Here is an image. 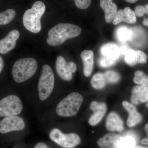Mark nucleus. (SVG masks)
<instances>
[{"instance_id": "nucleus-36", "label": "nucleus", "mask_w": 148, "mask_h": 148, "mask_svg": "<svg viewBox=\"0 0 148 148\" xmlns=\"http://www.w3.org/2000/svg\"><path fill=\"white\" fill-rule=\"evenodd\" d=\"M145 130L146 133H147L148 136V123L146 124V125H145Z\"/></svg>"}, {"instance_id": "nucleus-35", "label": "nucleus", "mask_w": 148, "mask_h": 148, "mask_svg": "<svg viewBox=\"0 0 148 148\" xmlns=\"http://www.w3.org/2000/svg\"><path fill=\"white\" fill-rule=\"evenodd\" d=\"M125 1H127V2L131 3H134L137 2L138 0H125Z\"/></svg>"}, {"instance_id": "nucleus-26", "label": "nucleus", "mask_w": 148, "mask_h": 148, "mask_svg": "<svg viewBox=\"0 0 148 148\" xmlns=\"http://www.w3.org/2000/svg\"><path fill=\"white\" fill-rule=\"evenodd\" d=\"M103 74L107 84L116 83L118 82L121 79L119 74L114 71H107Z\"/></svg>"}, {"instance_id": "nucleus-37", "label": "nucleus", "mask_w": 148, "mask_h": 148, "mask_svg": "<svg viewBox=\"0 0 148 148\" xmlns=\"http://www.w3.org/2000/svg\"><path fill=\"white\" fill-rule=\"evenodd\" d=\"M145 14H147L148 15V5H146L145 6Z\"/></svg>"}, {"instance_id": "nucleus-20", "label": "nucleus", "mask_w": 148, "mask_h": 148, "mask_svg": "<svg viewBox=\"0 0 148 148\" xmlns=\"http://www.w3.org/2000/svg\"><path fill=\"white\" fill-rule=\"evenodd\" d=\"M115 35L119 40L124 42L132 39L134 34L133 30L129 27L121 26L116 29Z\"/></svg>"}, {"instance_id": "nucleus-25", "label": "nucleus", "mask_w": 148, "mask_h": 148, "mask_svg": "<svg viewBox=\"0 0 148 148\" xmlns=\"http://www.w3.org/2000/svg\"><path fill=\"white\" fill-rule=\"evenodd\" d=\"M133 81L135 84L148 87V76L142 71L135 72Z\"/></svg>"}, {"instance_id": "nucleus-32", "label": "nucleus", "mask_w": 148, "mask_h": 148, "mask_svg": "<svg viewBox=\"0 0 148 148\" xmlns=\"http://www.w3.org/2000/svg\"><path fill=\"white\" fill-rule=\"evenodd\" d=\"M4 67V61L3 58L0 56V74L1 73Z\"/></svg>"}, {"instance_id": "nucleus-24", "label": "nucleus", "mask_w": 148, "mask_h": 148, "mask_svg": "<svg viewBox=\"0 0 148 148\" xmlns=\"http://www.w3.org/2000/svg\"><path fill=\"white\" fill-rule=\"evenodd\" d=\"M16 12L13 9H8L0 13V25H6L13 20Z\"/></svg>"}, {"instance_id": "nucleus-39", "label": "nucleus", "mask_w": 148, "mask_h": 148, "mask_svg": "<svg viewBox=\"0 0 148 148\" xmlns=\"http://www.w3.org/2000/svg\"><path fill=\"white\" fill-rule=\"evenodd\" d=\"M147 106L148 107V101L147 102Z\"/></svg>"}, {"instance_id": "nucleus-18", "label": "nucleus", "mask_w": 148, "mask_h": 148, "mask_svg": "<svg viewBox=\"0 0 148 148\" xmlns=\"http://www.w3.org/2000/svg\"><path fill=\"white\" fill-rule=\"evenodd\" d=\"M121 138V136L116 133H108L100 138L97 144L101 148H118V143Z\"/></svg>"}, {"instance_id": "nucleus-16", "label": "nucleus", "mask_w": 148, "mask_h": 148, "mask_svg": "<svg viewBox=\"0 0 148 148\" xmlns=\"http://www.w3.org/2000/svg\"><path fill=\"white\" fill-rule=\"evenodd\" d=\"M100 7L105 12L106 22L110 23L113 21L117 13V6L113 2V0H101Z\"/></svg>"}, {"instance_id": "nucleus-15", "label": "nucleus", "mask_w": 148, "mask_h": 148, "mask_svg": "<svg viewBox=\"0 0 148 148\" xmlns=\"http://www.w3.org/2000/svg\"><path fill=\"white\" fill-rule=\"evenodd\" d=\"M131 101L132 104L138 105L148 101V87L138 85L133 87L132 90Z\"/></svg>"}, {"instance_id": "nucleus-6", "label": "nucleus", "mask_w": 148, "mask_h": 148, "mask_svg": "<svg viewBox=\"0 0 148 148\" xmlns=\"http://www.w3.org/2000/svg\"><path fill=\"white\" fill-rule=\"evenodd\" d=\"M100 53L101 56L98 60V64L103 68H108L114 65L121 54L120 47L113 43L102 46L100 49Z\"/></svg>"}, {"instance_id": "nucleus-28", "label": "nucleus", "mask_w": 148, "mask_h": 148, "mask_svg": "<svg viewBox=\"0 0 148 148\" xmlns=\"http://www.w3.org/2000/svg\"><path fill=\"white\" fill-rule=\"evenodd\" d=\"M136 16L142 17L145 14V6L142 5H138L136 7L134 10Z\"/></svg>"}, {"instance_id": "nucleus-19", "label": "nucleus", "mask_w": 148, "mask_h": 148, "mask_svg": "<svg viewBox=\"0 0 148 148\" xmlns=\"http://www.w3.org/2000/svg\"><path fill=\"white\" fill-rule=\"evenodd\" d=\"M81 58L83 63V72L85 76H90L93 69L94 53L92 50H85L81 53Z\"/></svg>"}, {"instance_id": "nucleus-13", "label": "nucleus", "mask_w": 148, "mask_h": 148, "mask_svg": "<svg viewBox=\"0 0 148 148\" xmlns=\"http://www.w3.org/2000/svg\"><path fill=\"white\" fill-rule=\"evenodd\" d=\"M122 106L129 114L126 122L128 127H134L141 122L143 119V117L142 115L137 111L135 106L126 101L123 102Z\"/></svg>"}, {"instance_id": "nucleus-30", "label": "nucleus", "mask_w": 148, "mask_h": 148, "mask_svg": "<svg viewBox=\"0 0 148 148\" xmlns=\"http://www.w3.org/2000/svg\"><path fill=\"white\" fill-rule=\"evenodd\" d=\"M121 50V53L123 54V55H125V53L127 51V50L129 49V48L128 46L125 44L123 45L120 48Z\"/></svg>"}, {"instance_id": "nucleus-38", "label": "nucleus", "mask_w": 148, "mask_h": 148, "mask_svg": "<svg viewBox=\"0 0 148 148\" xmlns=\"http://www.w3.org/2000/svg\"><path fill=\"white\" fill-rule=\"evenodd\" d=\"M135 148H148V147H143V146H138Z\"/></svg>"}, {"instance_id": "nucleus-2", "label": "nucleus", "mask_w": 148, "mask_h": 148, "mask_svg": "<svg viewBox=\"0 0 148 148\" xmlns=\"http://www.w3.org/2000/svg\"><path fill=\"white\" fill-rule=\"evenodd\" d=\"M45 11V5L42 2L38 1L34 3L32 8L26 10L23 16V24L25 28L33 33L40 32V18Z\"/></svg>"}, {"instance_id": "nucleus-12", "label": "nucleus", "mask_w": 148, "mask_h": 148, "mask_svg": "<svg viewBox=\"0 0 148 148\" xmlns=\"http://www.w3.org/2000/svg\"><path fill=\"white\" fill-rule=\"evenodd\" d=\"M19 36L20 34L17 30L10 31L6 36L0 40V53L6 54L13 49Z\"/></svg>"}, {"instance_id": "nucleus-3", "label": "nucleus", "mask_w": 148, "mask_h": 148, "mask_svg": "<svg viewBox=\"0 0 148 148\" xmlns=\"http://www.w3.org/2000/svg\"><path fill=\"white\" fill-rule=\"evenodd\" d=\"M38 63L34 58H28L18 59L14 64L12 69V77L15 82H24L36 73Z\"/></svg>"}, {"instance_id": "nucleus-4", "label": "nucleus", "mask_w": 148, "mask_h": 148, "mask_svg": "<svg viewBox=\"0 0 148 148\" xmlns=\"http://www.w3.org/2000/svg\"><path fill=\"white\" fill-rule=\"evenodd\" d=\"M83 101L81 94L77 92H72L58 103L56 108V113L62 117L73 116L78 112Z\"/></svg>"}, {"instance_id": "nucleus-1", "label": "nucleus", "mask_w": 148, "mask_h": 148, "mask_svg": "<svg viewBox=\"0 0 148 148\" xmlns=\"http://www.w3.org/2000/svg\"><path fill=\"white\" fill-rule=\"evenodd\" d=\"M81 32V28L76 25L68 23L59 24L49 32L47 42L48 44L53 46L61 45L68 39L79 36Z\"/></svg>"}, {"instance_id": "nucleus-11", "label": "nucleus", "mask_w": 148, "mask_h": 148, "mask_svg": "<svg viewBox=\"0 0 148 148\" xmlns=\"http://www.w3.org/2000/svg\"><path fill=\"white\" fill-rule=\"evenodd\" d=\"M90 109L93 113L89 118L88 123L91 126H95L101 121L106 114L107 105L104 103L92 101L90 104Z\"/></svg>"}, {"instance_id": "nucleus-17", "label": "nucleus", "mask_w": 148, "mask_h": 148, "mask_svg": "<svg viewBox=\"0 0 148 148\" xmlns=\"http://www.w3.org/2000/svg\"><path fill=\"white\" fill-rule=\"evenodd\" d=\"M124 21L129 24H134L136 22V15L134 11L129 7H126L123 10H119L113 21L114 25Z\"/></svg>"}, {"instance_id": "nucleus-22", "label": "nucleus", "mask_w": 148, "mask_h": 148, "mask_svg": "<svg viewBox=\"0 0 148 148\" xmlns=\"http://www.w3.org/2000/svg\"><path fill=\"white\" fill-rule=\"evenodd\" d=\"M91 84L92 87L95 89H101L103 88L107 84L104 74L98 73L94 75L91 79Z\"/></svg>"}, {"instance_id": "nucleus-21", "label": "nucleus", "mask_w": 148, "mask_h": 148, "mask_svg": "<svg viewBox=\"0 0 148 148\" xmlns=\"http://www.w3.org/2000/svg\"><path fill=\"white\" fill-rule=\"evenodd\" d=\"M136 142L132 135H127L121 137L117 144L118 148H135Z\"/></svg>"}, {"instance_id": "nucleus-34", "label": "nucleus", "mask_w": 148, "mask_h": 148, "mask_svg": "<svg viewBox=\"0 0 148 148\" xmlns=\"http://www.w3.org/2000/svg\"><path fill=\"white\" fill-rule=\"evenodd\" d=\"M143 24L145 26H147L148 27V17L147 18H145L143 20Z\"/></svg>"}, {"instance_id": "nucleus-23", "label": "nucleus", "mask_w": 148, "mask_h": 148, "mask_svg": "<svg viewBox=\"0 0 148 148\" xmlns=\"http://www.w3.org/2000/svg\"><path fill=\"white\" fill-rule=\"evenodd\" d=\"M125 55V61L129 66H134L136 64H139L138 50L129 49Z\"/></svg>"}, {"instance_id": "nucleus-27", "label": "nucleus", "mask_w": 148, "mask_h": 148, "mask_svg": "<svg viewBox=\"0 0 148 148\" xmlns=\"http://www.w3.org/2000/svg\"><path fill=\"white\" fill-rule=\"evenodd\" d=\"M75 4L78 8L85 10L89 7L91 0H74Z\"/></svg>"}, {"instance_id": "nucleus-10", "label": "nucleus", "mask_w": 148, "mask_h": 148, "mask_svg": "<svg viewBox=\"0 0 148 148\" xmlns=\"http://www.w3.org/2000/svg\"><path fill=\"white\" fill-rule=\"evenodd\" d=\"M56 68L58 76L62 79L67 81L71 80L73 73L77 70L76 65L75 63L67 62L61 56H58L56 59Z\"/></svg>"}, {"instance_id": "nucleus-31", "label": "nucleus", "mask_w": 148, "mask_h": 148, "mask_svg": "<svg viewBox=\"0 0 148 148\" xmlns=\"http://www.w3.org/2000/svg\"><path fill=\"white\" fill-rule=\"evenodd\" d=\"M34 148H48L47 146L45 143H37Z\"/></svg>"}, {"instance_id": "nucleus-9", "label": "nucleus", "mask_w": 148, "mask_h": 148, "mask_svg": "<svg viewBox=\"0 0 148 148\" xmlns=\"http://www.w3.org/2000/svg\"><path fill=\"white\" fill-rule=\"evenodd\" d=\"M25 127L24 120L17 116L5 117L0 121V133L6 134L23 130Z\"/></svg>"}, {"instance_id": "nucleus-14", "label": "nucleus", "mask_w": 148, "mask_h": 148, "mask_svg": "<svg viewBox=\"0 0 148 148\" xmlns=\"http://www.w3.org/2000/svg\"><path fill=\"white\" fill-rule=\"evenodd\" d=\"M106 127L111 132H121L124 130V123L116 113L112 112L109 113L106 118Z\"/></svg>"}, {"instance_id": "nucleus-8", "label": "nucleus", "mask_w": 148, "mask_h": 148, "mask_svg": "<svg viewBox=\"0 0 148 148\" xmlns=\"http://www.w3.org/2000/svg\"><path fill=\"white\" fill-rule=\"evenodd\" d=\"M49 138L64 148H73L80 144L79 136L75 133L64 134L58 128H53L49 133Z\"/></svg>"}, {"instance_id": "nucleus-7", "label": "nucleus", "mask_w": 148, "mask_h": 148, "mask_svg": "<svg viewBox=\"0 0 148 148\" xmlns=\"http://www.w3.org/2000/svg\"><path fill=\"white\" fill-rule=\"evenodd\" d=\"M23 108V104L18 96H6L0 101V117L17 115L21 112Z\"/></svg>"}, {"instance_id": "nucleus-29", "label": "nucleus", "mask_w": 148, "mask_h": 148, "mask_svg": "<svg viewBox=\"0 0 148 148\" xmlns=\"http://www.w3.org/2000/svg\"><path fill=\"white\" fill-rule=\"evenodd\" d=\"M138 55H139V64H146L147 62V54L142 51L138 50Z\"/></svg>"}, {"instance_id": "nucleus-33", "label": "nucleus", "mask_w": 148, "mask_h": 148, "mask_svg": "<svg viewBox=\"0 0 148 148\" xmlns=\"http://www.w3.org/2000/svg\"><path fill=\"white\" fill-rule=\"evenodd\" d=\"M141 143L143 145H148V138H144L142 140Z\"/></svg>"}, {"instance_id": "nucleus-5", "label": "nucleus", "mask_w": 148, "mask_h": 148, "mask_svg": "<svg viewBox=\"0 0 148 148\" xmlns=\"http://www.w3.org/2000/svg\"><path fill=\"white\" fill-rule=\"evenodd\" d=\"M55 77L53 71L48 65H44L38 84L40 100L45 101L50 96L53 91Z\"/></svg>"}]
</instances>
